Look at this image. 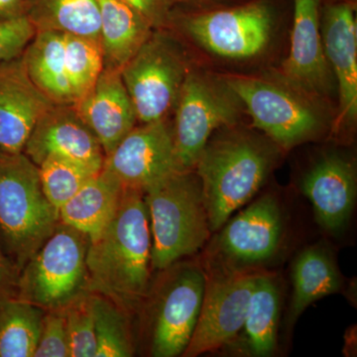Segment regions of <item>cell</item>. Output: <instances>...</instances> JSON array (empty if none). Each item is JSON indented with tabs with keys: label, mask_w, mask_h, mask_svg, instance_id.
I'll use <instances>...</instances> for the list:
<instances>
[{
	"label": "cell",
	"mask_w": 357,
	"mask_h": 357,
	"mask_svg": "<svg viewBox=\"0 0 357 357\" xmlns=\"http://www.w3.org/2000/svg\"><path fill=\"white\" fill-rule=\"evenodd\" d=\"M20 272L6 255L0 241V300L16 296V285Z\"/></svg>",
	"instance_id": "836d02e7"
},
{
	"label": "cell",
	"mask_w": 357,
	"mask_h": 357,
	"mask_svg": "<svg viewBox=\"0 0 357 357\" xmlns=\"http://www.w3.org/2000/svg\"><path fill=\"white\" fill-rule=\"evenodd\" d=\"M28 76L52 102L74 105L66 72L64 34L37 31L22 54Z\"/></svg>",
	"instance_id": "cb8c5ba5"
},
{
	"label": "cell",
	"mask_w": 357,
	"mask_h": 357,
	"mask_svg": "<svg viewBox=\"0 0 357 357\" xmlns=\"http://www.w3.org/2000/svg\"><path fill=\"white\" fill-rule=\"evenodd\" d=\"M349 1H354V0H349Z\"/></svg>",
	"instance_id": "8d00e7d4"
},
{
	"label": "cell",
	"mask_w": 357,
	"mask_h": 357,
	"mask_svg": "<svg viewBox=\"0 0 357 357\" xmlns=\"http://www.w3.org/2000/svg\"><path fill=\"white\" fill-rule=\"evenodd\" d=\"M66 72L75 103L93 88L103 70L100 39L64 34Z\"/></svg>",
	"instance_id": "83f0119b"
},
{
	"label": "cell",
	"mask_w": 357,
	"mask_h": 357,
	"mask_svg": "<svg viewBox=\"0 0 357 357\" xmlns=\"http://www.w3.org/2000/svg\"><path fill=\"white\" fill-rule=\"evenodd\" d=\"M274 7L266 0L185 15L182 27L199 46L225 59L259 55L269 44Z\"/></svg>",
	"instance_id": "8fae6325"
},
{
	"label": "cell",
	"mask_w": 357,
	"mask_h": 357,
	"mask_svg": "<svg viewBox=\"0 0 357 357\" xmlns=\"http://www.w3.org/2000/svg\"><path fill=\"white\" fill-rule=\"evenodd\" d=\"M23 153L39 166L47 157L72 160L100 172L105 161L100 142L74 105H54L35 124Z\"/></svg>",
	"instance_id": "5bb4252c"
},
{
	"label": "cell",
	"mask_w": 357,
	"mask_h": 357,
	"mask_svg": "<svg viewBox=\"0 0 357 357\" xmlns=\"http://www.w3.org/2000/svg\"><path fill=\"white\" fill-rule=\"evenodd\" d=\"M256 274L208 268L201 312L182 356H199L234 342L243 330Z\"/></svg>",
	"instance_id": "7c38bea8"
},
{
	"label": "cell",
	"mask_w": 357,
	"mask_h": 357,
	"mask_svg": "<svg viewBox=\"0 0 357 357\" xmlns=\"http://www.w3.org/2000/svg\"><path fill=\"white\" fill-rule=\"evenodd\" d=\"M356 3L337 0L323 8L321 32L326 60L337 82L342 121L357 116V25Z\"/></svg>",
	"instance_id": "ac0fdd59"
},
{
	"label": "cell",
	"mask_w": 357,
	"mask_h": 357,
	"mask_svg": "<svg viewBox=\"0 0 357 357\" xmlns=\"http://www.w3.org/2000/svg\"><path fill=\"white\" fill-rule=\"evenodd\" d=\"M146 298L150 356H182L196 328L206 275L204 266L184 259L160 271Z\"/></svg>",
	"instance_id": "5b68a950"
},
{
	"label": "cell",
	"mask_w": 357,
	"mask_h": 357,
	"mask_svg": "<svg viewBox=\"0 0 357 357\" xmlns=\"http://www.w3.org/2000/svg\"><path fill=\"white\" fill-rule=\"evenodd\" d=\"M175 105L176 155L181 170L190 171L213 134L236 124L243 105L222 76L189 70Z\"/></svg>",
	"instance_id": "52a82bcc"
},
{
	"label": "cell",
	"mask_w": 357,
	"mask_h": 357,
	"mask_svg": "<svg viewBox=\"0 0 357 357\" xmlns=\"http://www.w3.org/2000/svg\"><path fill=\"white\" fill-rule=\"evenodd\" d=\"M321 0H294L290 53L282 66L289 86L316 96L328 95L333 86L321 37Z\"/></svg>",
	"instance_id": "9a60e30c"
},
{
	"label": "cell",
	"mask_w": 357,
	"mask_h": 357,
	"mask_svg": "<svg viewBox=\"0 0 357 357\" xmlns=\"http://www.w3.org/2000/svg\"><path fill=\"white\" fill-rule=\"evenodd\" d=\"M231 128L211 136L194 167L211 234L261 189L278 153V146L271 140Z\"/></svg>",
	"instance_id": "7a4b0ae2"
},
{
	"label": "cell",
	"mask_w": 357,
	"mask_h": 357,
	"mask_svg": "<svg viewBox=\"0 0 357 357\" xmlns=\"http://www.w3.org/2000/svg\"><path fill=\"white\" fill-rule=\"evenodd\" d=\"M208 248L210 269L251 271L266 263L280 248L285 220L273 195H264L230 217Z\"/></svg>",
	"instance_id": "ba28073f"
},
{
	"label": "cell",
	"mask_w": 357,
	"mask_h": 357,
	"mask_svg": "<svg viewBox=\"0 0 357 357\" xmlns=\"http://www.w3.org/2000/svg\"><path fill=\"white\" fill-rule=\"evenodd\" d=\"M301 189L321 229L337 234L347 227L356 199V170L351 160L337 152L323 155L305 174Z\"/></svg>",
	"instance_id": "2e32d148"
},
{
	"label": "cell",
	"mask_w": 357,
	"mask_h": 357,
	"mask_svg": "<svg viewBox=\"0 0 357 357\" xmlns=\"http://www.w3.org/2000/svg\"><path fill=\"white\" fill-rule=\"evenodd\" d=\"M96 340V357H129L134 345L128 312L112 301L91 293Z\"/></svg>",
	"instance_id": "4316f807"
},
{
	"label": "cell",
	"mask_w": 357,
	"mask_h": 357,
	"mask_svg": "<svg viewBox=\"0 0 357 357\" xmlns=\"http://www.w3.org/2000/svg\"><path fill=\"white\" fill-rule=\"evenodd\" d=\"M188 72L184 56L173 40L162 33H152L121 70L138 121L166 119Z\"/></svg>",
	"instance_id": "9c48e42d"
},
{
	"label": "cell",
	"mask_w": 357,
	"mask_h": 357,
	"mask_svg": "<svg viewBox=\"0 0 357 357\" xmlns=\"http://www.w3.org/2000/svg\"><path fill=\"white\" fill-rule=\"evenodd\" d=\"M89 237L60 222L20 272L16 297L45 311L63 309L88 290Z\"/></svg>",
	"instance_id": "8992f818"
},
{
	"label": "cell",
	"mask_w": 357,
	"mask_h": 357,
	"mask_svg": "<svg viewBox=\"0 0 357 357\" xmlns=\"http://www.w3.org/2000/svg\"><path fill=\"white\" fill-rule=\"evenodd\" d=\"M293 293L287 324L290 326L312 303L342 289V279L332 252L323 245L305 248L292 267Z\"/></svg>",
	"instance_id": "7402d4cb"
},
{
	"label": "cell",
	"mask_w": 357,
	"mask_h": 357,
	"mask_svg": "<svg viewBox=\"0 0 357 357\" xmlns=\"http://www.w3.org/2000/svg\"><path fill=\"white\" fill-rule=\"evenodd\" d=\"M151 232L143 192L124 188L112 222L86 251L89 292L103 296L129 312L151 286Z\"/></svg>",
	"instance_id": "6da1fadb"
},
{
	"label": "cell",
	"mask_w": 357,
	"mask_h": 357,
	"mask_svg": "<svg viewBox=\"0 0 357 357\" xmlns=\"http://www.w3.org/2000/svg\"><path fill=\"white\" fill-rule=\"evenodd\" d=\"M59 223V211L42 189L38 166L23 152L0 153V241L18 272Z\"/></svg>",
	"instance_id": "277c9868"
},
{
	"label": "cell",
	"mask_w": 357,
	"mask_h": 357,
	"mask_svg": "<svg viewBox=\"0 0 357 357\" xmlns=\"http://www.w3.org/2000/svg\"><path fill=\"white\" fill-rule=\"evenodd\" d=\"M38 168L42 189L58 211L89 178L98 173L72 160L58 156L47 157Z\"/></svg>",
	"instance_id": "f1b7e54d"
},
{
	"label": "cell",
	"mask_w": 357,
	"mask_h": 357,
	"mask_svg": "<svg viewBox=\"0 0 357 357\" xmlns=\"http://www.w3.org/2000/svg\"><path fill=\"white\" fill-rule=\"evenodd\" d=\"M54 105L30 79L22 55L0 66V153L23 152L35 124Z\"/></svg>",
	"instance_id": "e0dca14e"
},
{
	"label": "cell",
	"mask_w": 357,
	"mask_h": 357,
	"mask_svg": "<svg viewBox=\"0 0 357 357\" xmlns=\"http://www.w3.org/2000/svg\"><path fill=\"white\" fill-rule=\"evenodd\" d=\"M222 77L248 109L256 128L277 146L291 149L321 132V115L290 89L257 77Z\"/></svg>",
	"instance_id": "30bf717a"
},
{
	"label": "cell",
	"mask_w": 357,
	"mask_h": 357,
	"mask_svg": "<svg viewBox=\"0 0 357 357\" xmlns=\"http://www.w3.org/2000/svg\"><path fill=\"white\" fill-rule=\"evenodd\" d=\"M36 32L26 15L0 20V66L20 57Z\"/></svg>",
	"instance_id": "1f68e13d"
},
{
	"label": "cell",
	"mask_w": 357,
	"mask_h": 357,
	"mask_svg": "<svg viewBox=\"0 0 357 357\" xmlns=\"http://www.w3.org/2000/svg\"><path fill=\"white\" fill-rule=\"evenodd\" d=\"M103 170L114 176L124 188L144 191L178 167L172 128L166 119L134 128L105 157Z\"/></svg>",
	"instance_id": "4fadbf2b"
},
{
	"label": "cell",
	"mask_w": 357,
	"mask_h": 357,
	"mask_svg": "<svg viewBox=\"0 0 357 357\" xmlns=\"http://www.w3.org/2000/svg\"><path fill=\"white\" fill-rule=\"evenodd\" d=\"M26 0H0V20L25 15Z\"/></svg>",
	"instance_id": "e575fe53"
},
{
	"label": "cell",
	"mask_w": 357,
	"mask_h": 357,
	"mask_svg": "<svg viewBox=\"0 0 357 357\" xmlns=\"http://www.w3.org/2000/svg\"><path fill=\"white\" fill-rule=\"evenodd\" d=\"M25 15L37 31L100 39L98 0H26Z\"/></svg>",
	"instance_id": "d4e9b609"
},
{
	"label": "cell",
	"mask_w": 357,
	"mask_h": 357,
	"mask_svg": "<svg viewBox=\"0 0 357 357\" xmlns=\"http://www.w3.org/2000/svg\"><path fill=\"white\" fill-rule=\"evenodd\" d=\"M123 191L121 183L102 169L59 210L60 222L93 241L112 222Z\"/></svg>",
	"instance_id": "ffe728a7"
},
{
	"label": "cell",
	"mask_w": 357,
	"mask_h": 357,
	"mask_svg": "<svg viewBox=\"0 0 357 357\" xmlns=\"http://www.w3.org/2000/svg\"><path fill=\"white\" fill-rule=\"evenodd\" d=\"M192 171L171 174L143 191L151 232L153 271H162L196 255L210 239L203 189Z\"/></svg>",
	"instance_id": "3957f363"
},
{
	"label": "cell",
	"mask_w": 357,
	"mask_h": 357,
	"mask_svg": "<svg viewBox=\"0 0 357 357\" xmlns=\"http://www.w3.org/2000/svg\"><path fill=\"white\" fill-rule=\"evenodd\" d=\"M70 357H96L95 317L91 293L79 295L64 307Z\"/></svg>",
	"instance_id": "f546056e"
},
{
	"label": "cell",
	"mask_w": 357,
	"mask_h": 357,
	"mask_svg": "<svg viewBox=\"0 0 357 357\" xmlns=\"http://www.w3.org/2000/svg\"><path fill=\"white\" fill-rule=\"evenodd\" d=\"M33 357H70L64 307L45 311Z\"/></svg>",
	"instance_id": "4dcf8cb0"
},
{
	"label": "cell",
	"mask_w": 357,
	"mask_h": 357,
	"mask_svg": "<svg viewBox=\"0 0 357 357\" xmlns=\"http://www.w3.org/2000/svg\"><path fill=\"white\" fill-rule=\"evenodd\" d=\"M149 21L154 29H162L172 22L175 7L180 0H119Z\"/></svg>",
	"instance_id": "d6a6232c"
},
{
	"label": "cell",
	"mask_w": 357,
	"mask_h": 357,
	"mask_svg": "<svg viewBox=\"0 0 357 357\" xmlns=\"http://www.w3.org/2000/svg\"><path fill=\"white\" fill-rule=\"evenodd\" d=\"M44 314L16 296L0 300V357H33Z\"/></svg>",
	"instance_id": "484cf974"
},
{
	"label": "cell",
	"mask_w": 357,
	"mask_h": 357,
	"mask_svg": "<svg viewBox=\"0 0 357 357\" xmlns=\"http://www.w3.org/2000/svg\"><path fill=\"white\" fill-rule=\"evenodd\" d=\"M280 289L272 274L257 272L249 301L239 349L248 356H272L277 347Z\"/></svg>",
	"instance_id": "603a6c76"
},
{
	"label": "cell",
	"mask_w": 357,
	"mask_h": 357,
	"mask_svg": "<svg viewBox=\"0 0 357 357\" xmlns=\"http://www.w3.org/2000/svg\"><path fill=\"white\" fill-rule=\"evenodd\" d=\"M103 69L119 70L154 32L149 21L119 0H98Z\"/></svg>",
	"instance_id": "44dd1931"
},
{
	"label": "cell",
	"mask_w": 357,
	"mask_h": 357,
	"mask_svg": "<svg viewBox=\"0 0 357 357\" xmlns=\"http://www.w3.org/2000/svg\"><path fill=\"white\" fill-rule=\"evenodd\" d=\"M74 107L95 134L105 156L135 128L138 121L119 70L103 69L93 88L74 103Z\"/></svg>",
	"instance_id": "d6986e66"
},
{
	"label": "cell",
	"mask_w": 357,
	"mask_h": 357,
	"mask_svg": "<svg viewBox=\"0 0 357 357\" xmlns=\"http://www.w3.org/2000/svg\"><path fill=\"white\" fill-rule=\"evenodd\" d=\"M196 1L206 2V3H211V2L229 1V0H196Z\"/></svg>",
	"instance_id": "d590c367"
}]
</instances>
